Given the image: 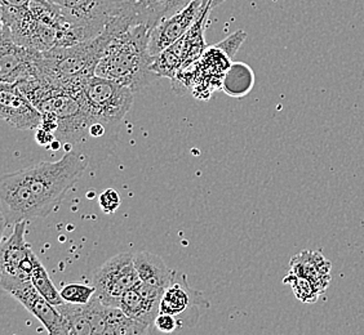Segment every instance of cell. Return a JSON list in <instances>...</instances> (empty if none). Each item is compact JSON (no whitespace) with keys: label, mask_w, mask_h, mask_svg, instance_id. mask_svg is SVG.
<instances>
[{"label":"cell","mask_w":364,"mask_h":335,"mask_svg":"<svg viewBox=\"0 0 364 335\" xmlns=\"http://www.w3.org/2000/svg\"><path fill=\"white\" fill-rule=\"evenodd\" d=\"M150 33L146 25H134L119 33L105 49L95 75L126 85L134 93L154 84L161 77L153 70Z\"/></svg>","instance_id":"obj_1"},{"label":"cell","mask_w":364,"mask_h":335,"mask_svg":"<svg viewBox=\"0 0 364 335\" xmlns=\"http://www.w3.org/2000/svg\"><path fill=\"white\" fill-rule=\"evenodd\" d=\"M14 42L39 52L85 42L77 28L48 0H34L28 8L1 18Z\"/></svg>","instance_id":"obj_2"},{"label":"cell","mask_w":364,"mask_h":335,"mask_svg":"<svg viewBox=\"0 0 364 335\" xmlns=\"http://www.w3.org/2000/svg\"><path fill=\"white\" fill-rule=\"evenodd\" d=\"M87 167L88 158L85 154L69 151L60 160L42 161L23 169L38 218H46L60 207Z\"/></svg>","instance_id":"obj_3"},{"label":"cell","mask_w":364,"mask_h":335,"mask_svg":"<svg viewBox=\"0 0 364 335\" xmlns=\"http://www.w3.org/2000/svg\"><path fill=\"white\" fill-rule=\"evenodd\" d=\"M92 123L112 126L124 119L134 104V92L106 77H85L77 91Z\"/></svg>","instance_id":"obj_4"},{"label":"cell","mask_w":364,"mask_h":335,"mask_svg":"<svg viewBox=\"0 0 364 335\" xmlns=\"http://www.w3.org/2000/svg\"><path fill=\"white\" fill-rule=\"evenodd\" d=\"M70 22L83 40L100 35L114 18L122 17L120 0H48Z\"/></svg>","instance_id":"obj_5"},{"label":"cell","mask_w":364,"mask_h":335,"mask_svg":"<svg viewBox=\"0 0 364 335\" xmlns=\"http://www.w3.org/2000/svg\"><path fill=\"white\" fill-rule=\"evenodd\" d=\"M134 258L132 253H119L93 275L96 297L107 307H119L122 297L140 282Z\"/></svg>","instance_id":"obj_6"},{"label":"cell","mask_w":364,"mask_h":335,"mask_svg":"<svg viewBox=\"0 0 364 335\" xmlns=\"http://www.w3.org/2000/svg\"><path fill=\"white\" fill-rule=\"evenodd\" d=\"M43 52L14 42L11 30L1 23L0 82L17 84L41 77Z\"/></svg>","instance_id":"obj_7"},{"label":"cell","mask_w":364,"mask_h":335,"mask_svg":"<svg viewBox=\"0 0 364 335\" xmlns=\"http://www.w3.org/2000/svg\"><path fill=\"white\" fill-rule=\"evenodd\" d=\"M0 203L4 226L38 219L36 202L23 169L1 177Z\"/></svg>","instance_id":"obj_8"},{"label":"cell","mask_w":364,"mask_h":335,"mask_svg":"<svg viewBox=\"0 0 364 335\" xmlns=\"http://www.w3.org/2000/svg\"><path fill=\"white\" fill-rule=\"evenodd\" d=\"M208 7L212 8L210 0H191L186 7L158 22L150 33L149 49L151 56H158L164 49L180 40Z\"/></svg>","instance_id":"obj_9"},{"label":"cell","mask_w":364,"mask_h":335,"mask_svg":"<svg viewBox=\"0 0 364 335\" xmlns=\"http://www.w3.org/2000/svg\"><path fill=\"white\" fill-rule=\"evenodd\" d=\"M208 306L210 304L203 294L191 289L188 282V276L177 271L175 280L163 293L159 312L178 317L181 329L186 326L191 328L199 320V308Z\"/></svg>","instance_id":"obj_10"},{"label":"cell","mask_w":364,"mask_h":335,"mask_svg":"<svg viewBox=\"0 0 364 335\" xmlns=\"http://www.w3.org/2000/svg\"><path fill=\"white\" fill-rule=\"evenodd\" d=\"M28 221H21L14 224L12 234L1 241L0 249V287L1 290L9 293L11 289L17 287L23 281H28L22 276L20 265L22 260L31 253V246L25 240Z\"/></svg>","instance_id":"obj_11"},{"label":"cell","mask_w":364,"mask_h":335,"mask_svg":"<svg viewBox=\"0 0 364 335\" xmlns=\"http://www.w3.org/2000/svg\"><path fill=\"white\" fill-rule=\"evenodd\" d=\"M0 116L20 131L39 129L43 114L14 84H0Z\"/></svg>","instance_id":"obj_12"},{"label":"cell","mask_w":364,"mask_h":335,"mask_svg":"<svg viewBox=\"0 0 364 335\" xmlns=\"http://www.w3.org/2000/svg\"><path fill=\"white\" fill-rule=\"evenodd\" d=\"M8 294L18 300L30 314H34L42 322L43 326L47 329L49 334L70 335L68 322L63 319V314L58 312L56 306H53L36 290L31 280L18 284L11 289Z\"/></svg>","instance_id":"obj_13"},{"label":"cell","mask_w":364,"mask_h":335,"mask_svg":"<svg viewBox=\"0 0 364 335\" xmlns=\"http://www.w3.org/2000/svg\"><path fill=\"white\" fill-rule=\"evenodd\" d=\"M164 290L166 289L140 281L122 297L119 307L127 316L150 326L155 333L154 322L159 314Z\"/></svg>","instance_id":"obj_14"},{"label":"cell","mask_w":364,"mask_h":335,"mask_svg":"<svg viewBox=\"0 0 364 335\" xmlns=\"http://www.w3.org/2000/svg\"><path fill=\"white\" fill-rule=\"evenodd\" d=\"M122 18L129 25H146L153 30L158 22L186 7L191 0H120Z\"/></svg>","instance_id":"obj_15"},{"label":"cell","mask_w":364,"mask_h":335,"mask_svg":"<svg viewBox=\"0 0 364 335\" xmlns=\"http://www.w3.org/2000/svg\"><path fill=\"white\" fill-rule=\"evenodd\" d=\"M331 268V262L319 251H304L291 259V271L310 280L321 294L328 287Z\"/></svg>","instance_id":"obj_16"},{"label":"cell","mask_w":364,"mask_h":335,"mask_svg":"<svg viewBox=\"0 0 364 335\" xmlns=\"http://www.w3.org/2000/svg\"><path fill=\"white\" fill-rule=\"evenodd\" d=\"M134 265L142 282L167 289L175 280L177 271L171 270L166 262L156 254L139 251L134 254Z\"/></svg>","instance_id":"obj_17"},{"label":"cell","mask_w":364,"mask_h":335,"mask_svg":"<svg viewBox=\"0 0 364 335\" xmlns=\"http://www.w3.org/2000/svg\"><path fill=\"white\" fill-rule=\"evenodd\" d=\"M255 74L252 69L243 62L231 63L223 80V91L234 98H243L252 91Z\"/></svg>","instance_id":"obj_18"},{"label":"cell","mask_w":364,"mask_h":335,"mask_svg":"<svg viewBox=\"0 0 364 335\" xmlns=\"http://www.w3.org/2000/svg\"><path fill=\"white\" fill-rule=\"evenodd\" d=\"M56 307L68 322L69 334L93 335L91 324L85 312V304H74L65 302Z\"/></svg>","instance_id":"obj_19"},{"label":"cell","mask_w":364,"mask_h":335,"mask_svg":"<svg viewBox=\"0 0 364 335\" xmlns=\"http://www.w3.org/2000/svg\"><path fill=\"white\" fill-rule=\"evenodd\" d=\"M30 279H31V282L34 284V287H36V290L42 294L43 297L50 302L53 306H60V304L65 303L61 294L57 290L55 284L52 282V280L49 279L48 273H47V270L44 268V265H42V262L39 259H36L34 268H33L31 275H30Z\"/></svg>","instance_id":"obj_20"},{"label":"cell","mask_w":364,"mask_h":335,"mask_svg":"<svg viewBox=\"0 0 364 335\" xmlns=\"http://www.w3.org/2000/svg\"><path fill=\"white\" fill-rule=\"evenodd\" d=\"M283 282L292 287L296 298L301 300L305 304L316 303L321 295L316 285L310 280L300 275H296L292 271L288 273L287 276L283 279Z\"/></svg>","instance_id":"obj_21"},{"label":"cell","mask_w":364,"mask_h":335,"mask_svg":"<svg viewBox=\"0 0 364 335\" xmlns=\"http://www.w3.org/2000/svg\"><path fill=\"white\" fill-rule=\"evenodd\" d=\"M107 309L109 307L98 300L96 294L90 300V303L85 304V312H87V317L91 324L93 335H107V328H109Z\"/></svg>","instance_id":"obj_22"},{"label":"cell","mask_w":364,"mask_h":335,"mask_svg":"<svg viewBox=\"0 0 364 335\" xmlns=\"http://www.w3.org/2000/svg\"><path fill=\"white\" fill-rule=\"evenodd\" d=\"M60 294L63 300L74 304H87L96 294V287L85 282H68L65 284Z\"/></svg>","instance_id":"obj_23"},{"label":"cell","mask_w":364,"mask_h":335,"mask_svg":"<svg viewBox=\"0 0 364 335\" xmlns=\"http://www.w3.org/2000/svg\"><path fill=\"white\" fill-rule=\"evenodd\" d=\"M98 204L105 214H112L120 207L119 194L117 192V190H105L98 196Z\"/></svg>","instance_id":"obj_24"},{"label":"cell","mask_w":364,"mask_h":335,"mask_svg":"<svg viewBox=\"0 0 364 335\" xmlns=\"http://www.w3.org/2000/svg\"><path fill=\"white\" fill-rule=\"evenodd\" d=\"M154 328L155 331L169 334V333H175L177 330H180L181 325H180L178 317H176L173 314L159 312L155 319Z\"/></svg>","instance_id":"obj_25"},{"label":"cell","mask_w":364,"mask_h":335,"mask_svg":"<svg viewBox=\"0 0 364 335\" xmlns=\"http://www.w3.org/2000/svg\"><path fill=\"white\" fill-rule=\"evenodd\" d=\"M245 38H247V34H245V31L239 30L237 33L231 34L229 38H226L223 42L216 44V47H218L221 50H224L228 56L232 58V57L237 55V52L240 48V45L245 42Z\"/></svg>","instance_id":"obj_26"},{"label":"cell","mask_w":364,"mask_h":335,"mask_svg":"<svg viewBox=\"0 0 364 335\" xmlns=\"http://www.w3.org/2000/svg\"><path fill=\"white\" fill-rule=\"evenodd\" d=\"M34 0H0L1 3V18L12 16L28 8Z\"/></svg>","instance_id":"obj_27"},{"label":"cell","mask_w":364,"mask_h":335,"mask_svg":"<svg viewBox=\"0 0 364 335\" xmlns=\"http://www.w3.org/2000/svg\"><path fill=\"white\" fill-rule=\"evenodd\" d=\"M36 137L38 143L42 145V146H49L53 141L56 140V136L53 133L48 132V131L43 129V128L38 129Z\"/></svg>","instance_id":"obj_28"},{"label":"cell","mask_w":364,"mask_h":335,"mask_svg":"<svg viewBox=\"0 0 364 335\" xmlns=\"http://www.w3.org/2000/svg\"><path fill=\"white\" fill-rule=\"evenodd\" d=\"M104 133H105V124L92 123L88 134H91L92 137H95V138H100V137L104 136Z\"/></svg>","instance_id":"obj_29"},{"label":"cell","mask_w":364,"mask_h":335,"mask_svg":"<svg viewBox=\"0 0 364 335\" xmlns=\"http://www.w3.org/2000/svg\"><path fill=\"white\" fill-rule=\"evenodd\" d=\"M223 1H225V0H210V6H212V8H215L218 4H221Z\"/></svg>","instance_id":"obj_30"}]
</instances>
